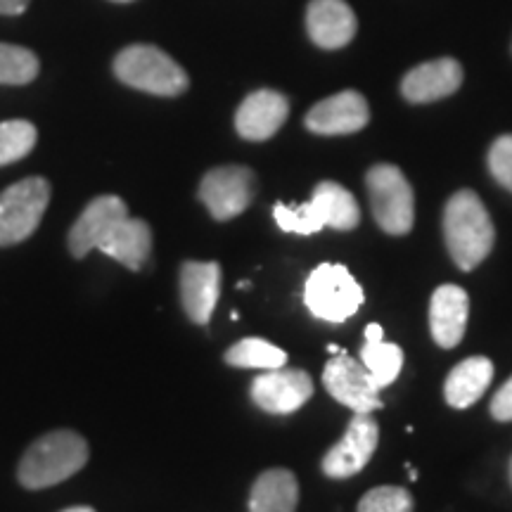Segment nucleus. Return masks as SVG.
Segmentation results:
<instances>
[{"label":"nucleus","instance_id":"32","mask_svg":"<svg viewBox=\"0 0 512 512\" xmlns=\"http://www.w3.org/2000/svg\"><path fill=\"white\" fill-rule=\"evenodd\" d=\"M408 475H411V479H418V472H415L411 465H408Z\"/></svg>","mask_w":512,"mask_h":512},{"label":"nucleus","instance_id":"25","mask_svg":"<svg viewBox=\"0 0 512 512\" xmlns=\"http://www.w3.org/2000/svg\"><path fill=\"white\" fill-rule=\"evenodd\" d=\"M38 131L24 119H12L0 124V166L15 164L36 147Z\"/></svg>","mask_w":512,"mask_h":512},{"label":"nucleus","instance_id":"22","mask_svg":"<svg viewBox=\"0 0 512 512\" xmlns=\"http://www.w3.org/2000/svg\"><path fill=\"white\" fill-rule=\"evenodd\" d=\"M361 363L370 373L377 389L389 387L403 368V351L399 344L384 342L382 325L370 323L366 328V344L361 347Z\"/></svg>","mask_w":512,"mask_h":512},{"label":"nucleus","instance_id":"34","mask_svg":"<svg viewBox=\"0 0 512 512\" xmlns=\"http://www.w3.org/2000/svg\"><path fill=\"white\" fill-rule=\"evenodd\" d=\"M117 3H131V0H117Z\"/></svg>","mask_w":512,"mask_h":512},{"label":"nucleus","instance_id":"12","mask_svg":"<svg viewBox=\"0 0 512 512\" xmlns=\"http://www.w3.org/2000/svg\"><path fill=\"white\" fill-rule=\"evenodd\" d=\"M370 121L368 102L361 93L342 91L320 100L306 114V128L318 136H347L366 128Z\"/></svg>","mask_w":512,"mask_h":512},{"label":"nucleus","instance_id":"31","mask_svg":"<svg viewBox=\"0 0 512 512\" xmlns=\"http://www.w3.org/2000/svg\"><path fill=\"white\" fill-rule=\"evenodd\" d=\"M328 351H330V354H332V356H335V354H339V351H342V349H339V347H337V344H330V347H328Z\"/></svg>","mask_w":512,"mask_h":512},{"label":"nucleus","instance_id":"29","mask_svg":"<svg viewBox=\"0 0 512 512\" xmlns=\"http://www.w3.org/2000/svg\"><path fill=\"white\" fill-rule=\"evenodd\" d=\"M29 0H0V15H8V17H15V15H22L24 10H27Z\"/></svg>","mask_w":512,"mask_h":512},{"label":"nucleus","instance_id":"4","mask_svg":"<svg viewBox=\"0 0 512 512\" xmlns=\"http://www.w3.org/2000/svg\"><path fill=\"white\" fill-rule=\"evenodd\" d=\"M114 74L121 83L162 98H176L188 91L190 79L174 57L155 46H128L114 60Z\"/></svg>","mask_w":512,"mask_h":512},{"label":"nucleus","instance_id":"26","mask_svg":"<svg viewBox=\"0 0 512 512\" xmlns=\"http://www.w3.org/2000/svg\"><path fill=\"white\" fill-rule=\"evenodd\" d=\"M358 512H413V496L401 486H377L361 498Z\"/></svg>","mask_w":512,"mask_h":512},{"label":"nucleus","instance_id":"30","mask_svg":"<svg viewBox=\"0 0 512 512\" xmlns=\"http://www.w3.org/2000/svg\"><path fill=\"white\" fill-rule=\"evenodd\" d=\"M62 512H95V510L86 508V505H79V508H69V510H62Z\"/></svg>","mask_w":512,"mask_h":512},{"label":"nucleus","instance_id":"19","mask_svg":"<svg viewBox=\"0 0 512 512\" xmlns=\"http://www.w3.org/2000/svg\"><path fill=\"white\" fill-rule=\"evenodd\" d=\"M494 380V363L486 356H472L451 370L444 384L446 403L451 408H467L482 399Z\"/></svg>","mask_w":512,"mask_h":512},{"label":"nucleus","instance_id":"18","mask_svg":"<svg viewBox=\"0 0 512 512\" xmlns=\"http://www.w3.org/2000/svg\"><path fill=\"white\" fill-rule=\"evenodd\" d=\"M467 316H470V299L463 287L441 285L434 290L430 302V330L439 347H458L465 335Z\"/></svg>","mask_w":512,"mask_h":512},{"label":"nucleus","instance_id":"6","mask_svg":"<svg viewBox=\"0 0 512 512\" xmlns=\"http://www.w3.org/2000/svg\"><path fill=\"white\" fill-rule=\"evenodd\" d=\"M370 207L384 233L406 235L415 221V197L411 183L399 166L377 164L366 176Z\"/></svg>","mask_w":512,"mask_h":512},{"label":"nucleus","instance_id":"13","mask_svg":"<svg viewBox=\"0 0 512 512\" xmlns=\"http://www.w3.org/2000/svg\"><path fill=\"white\" fill-rule=\"evenodd\" d=\"M128 216L126 202L117 195H102L83 209L79 221L69 230V252L74 259H83L88 252L98 249L107 235Z\"/></svg>","mask_w":512,"mask_h":512},{"label":"nucleus","instance_id":"28","mask_svg":"<svg viewBox=\"0 0 512 512\" xmlns=\"http://www.w3.org/2000/svg\"><path fill=\"white\" fill-rule=\"evenodd\" d=\"M491 415H494L498 422L512 420V377L498 389L494 399H491Z\"/></svg>","mask_w":512,"mask_h":512},{"label":"nucleus","instance_id":"27","mask_svg":"<svg viewBox=\"0 0 512 512\" xmlns=\"http://www.w3.org/2000/svg\"><path fill=\"white\" fill-rule=\"evenodd\" d=\"M491 176L512 192V136H501L489 150Z\"/></svg>","mask_w":512,"mask_h":512},{"label":"nucleus","instance_id":"1","mask_svg":"<svg viewBox=\"0 0 512 512\" xmlns=\"http://www.w3.org/2000/svg\"><path fill=\"white\" fill-rule=\"evenodd\" d=\"M444 238L448 254L463 271H472L482 264L494 249V223L482 200L472 190H460L446 202Z\"/></svg>","mask_w":512,"mask_h":512},{"label":"nucleus","instance_id":"16","mask_svg":"<svg viewBox=\"0 0 512 512\" xmlns=\"http://www.w3.org/2000/svg\"><path fill=\"white\" fill-rule=\"evenodd\" d=\"M463 83V67L453 57H441L411 69L403 76L401 93L408 102L425 105L441 98L453 95Z\"/></svg>","mask_w":512,"mask_h":512},{"label":"nucleus","instance_id":"15","mask_svg":"<svg viewBox=\"0 0 512 512\" xmlns=\"http://www.w3.org/2000/svg\"><path fill=\"white\" fill-rule=\"evenodd\" d=\"M287 114H290V102L285 95L264 88V91H254L242 100L238 114H235V128L245 140L261 143V140L273 138L283 128Z\"/></svg>","mask_w":512,"mask_h":512},{"label":"nucleus","instance_id":"23","mask_svg":"<svg viewBox=\"0 0 512 512\" xmlns=\"http://www.w3.org/2000/svg\"><path fill=\"white\" fill-rule=\"evenodd\" d=\"M226 363L233 368H256V370H275L285 368L287 354L275 344L261 337H247L235 342L226 351Z\"/></svg>","mask_w":512,"mask_h":512},{"label":"nucleus","instance_id":"17","mask_svg":"<svg viewBox=\"0 0 512 512\" xmlns=\"http://www.w3.org/2000/svg\"><path fill=\"white\" fill-rule=\"evenodd\" d=\"M311 41L325 50H337L356 36V15L347 0H311L306 10Z\"/></svg>","mask_w":512,"mask_h":512},{"label":"nucleus","instance_id":"5","mask_svg":"<svg viewBox=\"0 0 512 512\" xmlns=\"http://www.w3.org/2000/svg\"><path fill=\"white\" fill-rule=\"evenodd\" d=\"M363 287L347 266L320 264L304 285V304L313 318L325 323H344L363 306Z\"/></svg>","mask_w":512,"mask_h":512},{"label":"nucleus","instance_id":"24","mask_svg":"<svg viewBox=\"0 0 512 512\" xmlns=\"http://www.w3.org/2000/svg\"><path fill=\"white\" fill-rule=\"evenodd\" d=\"M38 57L29 48L0 43V83L3 86H27L38 76Z\"/></svg>","mask_w":512,"mask_h":512},{"label":"nucleus","instance_id":"20","mask_svg":"<svg viewBox=\"0 0 512 512\" xmlns=\"http://www.w3.org/2000/svg\"><path fill=\"white\" fill-rule=\"evenodd\" d=\"M102 254L112 256L121 266L138 271L145 264L152 249V228L145 221L126 216L117 228L107 235L105 242L98 247Z\"/></svg>","mask_w":512,"mask_h":512},{"label":"nucleus","instance_id":"10","mask_svg":"<svg viewBox=\"0 0 512 512\" xmlns=\"http://www.w3.org/2000/svg\"><path fill=\"white\" fill-rule=\"evenodd\" d=\"M377 441H380V430L370 413H354L344 437L325 453L320 467L330 479L354 477L373 458Z\"/></svg>","mask_w":512,"mask_h":512},{"label":"nucleus","instance_id":"2","mask_svg":"<svg viewBox=\"0 0 512 512\" xmlns=\"http://www.w3.org/2000/svg\"><path fill=\"white\" fill-rule=\"evenodd\" d=\"M88 463V444L81 434L57 430L43 434L19 460L17 477L24 489H48L74 477Z\"/></svg>","mask_w":512,"mask_h":512},{"label":"nucleus","instance_id":"8","mask_svg":"<svg viewBox=\"0 0 512 512\" xmlns=\"http://www.w3.org/2000/svg\"><path fill=\"white\" fill-rule=\"evenodd\" d=\"M323 384L332 399L354 413H373L382 408L380 389L370 380V373L361 361L351 358L347 351H339L323 370Z\"/></svg>","mask_w":512,"mask_h":512},{"label":"nucleus","instance_id":"3","mask_svg":"<svg viewBox=\"0 0 512 512\" xmlns=\"http://www.w3.org/2000/svg\"><path fill=\"white\" fill-rule=\"evenodd\" d=\"M273 219L285 233L313 235L323 228L354 230L361 221L356 197L344 185L323 181L316 185L313 197L306 204L290 207V204H275Z\"/></svg>","mask_w":512,"mask_h":512},{"label":"nucleus","instance_id":"33","mask_svg":"<svg viewBox=\"0 0 512 512\" xmlns=\"http://www.w3.org/2000/svg\"><path fill=\"white\" fill-rule=\"evenodd\" d=\"M510 484H512V460H510Z\"/></svg>","mask_w":512,"mask_h":512},{"label":"nucleus","instance_id":"9","mask_svg":"<svg viewBox=\"0 0 512 512\" xmlns=\"http://www.w3.org/2000/svg\"><path fill=\"white\" fill-rule=\"evenodd\" d=\"M254 197V174L247 166H219L200 183V200L216 221L240 216Z\"/></svg>","mask_w":512,"mask_h":512},{"label":"nucleus","instance_id":"11","mask_svg":"<svg viewBox=\"0 0 512 512\" xmlns=\"http://www.w3.org/2000/svg\"><path fill=\"white\" fill-rule=\"evenodd\" d=\"M252 401L261 411L273 415H290L313 396V382L304 370L275 368L264 370L252 382Z\"/></svg>","mask_w":512,"mask_h":512},{"label":"nucleus","instance_id":"7","mask_svg":"<svg viewBox=\"0 0 512 512\" xmlns=\"http://www.w3.org/2000/svg\"><path fill=\"white\" fill-rule=\"evenodd\" d=\"M50 202V183L41 176L24 178L0 195V247L19 245L41 226Z\"/></svg>","mask_w":512,"mask_h":512},{"label":"nucleus","instance_id":"14","mask_svg":"<svg viewBox=\"0 0 512 512\" xmlns=\"http://www.w3.org/2000/svg\"><path fill=\"white\" fill-rule=\"evenodd\" d=\"M219 294L221 266L216 261H185L181 266V304L192 323H209Z\"/></svg>","mask_w":512,"mask_h":512},{"label":"nucleus","instance_id":"21","mask_svg":"<svg viewBox=\"0 0 512 512\" xmlns=\"http://www.w3.org/2000/svg\"><path fill=\"white\" fill-rule=\"evenodd\" d=\"M299 503V484L290 470H266L259 475L252 494H249V512H294Z\"/></svg>","mask_w":512,"mask_h":512}]
</instances>
